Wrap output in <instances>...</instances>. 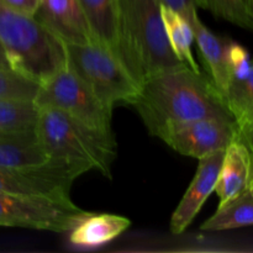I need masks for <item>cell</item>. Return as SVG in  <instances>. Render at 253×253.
<instances>
[{
  "mask_svg": "<svg viewBox=\"0 0 253 253\" xmlns=\"http://www.w3.org/2000/svg\"><path fill=\"white\" fill-rule=\"evenodd\" d=\"M161 5L173 9L179 12L189 22L193 21L195 16H198V5L195 0H158Z\"/></svg>",
  "mask_w": 253,
  "mask_h": 253,
  "instance_id": "d4e9b609",
  "label": "cell"
},
{
  "mask_svg": "<svg viewBox=\"0 0 253 253\" xmlns=\"http://www.w3.org/2000/svg\"><path fill=\"white\" fill-rule=\"evenodd\" d=\"M40 84L12 69L0 68V99L34 100Z\"/></svg>",
  "mask_w": 253,
  "mask_h": 253,
  "instance_id": "44dd1931",
  "label": "cell"
},
{
  "mask_svg": "<svg viewBox=\"0 0 253 253\" xmlns=\"http://www.w3.org/2000/svg\"><path fill=\"white\" fill-rule=\"evenodd\" d=\"M161 15L168 43L178 61L189 66L194 71H200L192 51L194 42L192 24L179 12L163 5H161Z\"/></svg>",
  "mask_w": 253,
  "mask_h": 253,
  "instance_id": "ac0fdd59",
  "label": "cell"
},
{
  "mask_svg": "<svg viewBox=\"0 0 253 253\" xmlns=\"http://www.w3.org/2000/svg\"><path fill=\"white\" fill-rule=\"evenodd\" d=\"M119 57L140 84L152 74L182 63L168 43L158 0H119Z\"/></svg>",
  "mask_w": 253,
  "mask_h": 253,
  "instance_id": "7a4b0ae2",
  "label": "cell"
},
{
  "mask_svg": "<svg viewBox=\"0 0 253 253\" xmlns=\"http://www.w3.org/2000/svg\"><path fill=\"white\" fill-rule=\"evenodd\" d=\"M94 41L110 48L119 56L120 7L119 0H79Z\"/></svg>",
  "mask_w": 253,
  "mask_h": 253,
  "instance_id": "5bb4252c",
  "label": "cell"
},
{
  "mask_svg": "<svg viewBox=\"0 0 253 253\" xmlns=\"http://www.w3.org/2000/svg\"><path fill=\"white\" fill-rule=\"evenodd\" d=\"M0 68L11 69V68H10V66H9V62H7L6 53H5L4 47H2L1 42H0Z\"/></svg>",
  "mask_w": 253,
  "mask_h": 253,
  "instance_id": "4316f807",
  "label": "cell"
},
{
  "mask_svg": "<svg viewBox=\"0 0 253 253\" xmlns=\"http://www.w3.org/2000/svg\"><path fill=\"white\" fill-rule=\"evenodd\" d=\"M251 62L252 61L250 58L247 49L237 42L229 40V43H227V66H229L231 83L246 78L250 68H251Z\"/></svg>",
  "mask_w": 253,
  "mask_h": 253,
  "instance_id": "603a6c76",
  "label": "cell"
},
{
  "mask_svg": "<svg viewBox=\"0 0 253 253\" xmlns=\"http://www.w3.org/2000/svg\"><path fill=\"white\" fill-rule=\"evenodd\" d=\"M253 179V160L246 146L235 138L225 148L215 192L224 205L244 192Z\"/></svg>",
  "mask_w": 253,
  "mask_h": 253,
  "instance_id": "7c38bea8",
  "label": "cell"
},
{
  "mask_svg": "<svg viewBox=\"0 0 253 253\" xmlns=\"http://www.w3.org/2000/svg\"><path fill=\"white\" fill-rule=\"evenodd\" d=\"M39 106L34 100L0 99V133H25L36 131Z\"/></svg>",
  "mask_w": 253,
  "mask_h": 253,
  "instance_id": "d6986e66",
  "label": "cell"
},
{
  "mask_svg": "<svg viewBox=\"0 0 253 253\" xmlns=\"http://www.w3.org/2000/svg\"><path fill=\"white\" fill-rule=\"evenodd\" d=\"M190 24L194 31V41L197 42L198 49L207 64L210 78L214 82L215 86L225 96L231 83L229 66H227L229 40L217 36L211 30L208 29L199 16H195Z\"/></svg>",
  "mask_w": 253,
  "mask_h": 253,
  "instance_id": "4fadbf2b",
  "label": "cell"
},
{
  "mask_svg": "<svg viewBox=\"0 0 253 253\" xmlns=\"http://www.w3.org/2000/svg\"><path fill=\"white\" fill-rule=\"evenodd\" d=\"M247 2H249L250 6H251L252 9H253V0H247Z\"/></svg>",
  "mask_w": 253,
  "mask_h": 253,
  "instance_id": "83f0119b",
  "label": "cell"
},
{
  "mask_svg": "<svg viewBox=\"0 0 253 253\" xmlns=\"http://www.w3.org/2000/svg\"><path fill=\"white\" fill-rule=\"evenodd\" d=\"M34 16L66 44L94 42L79 0H41Z\"/></svg>",
  "mask_w": 253,
  "mask_h": 253,
  "instance_id": "8fae6325",
  "label": "cell"
},
{
  "mask_svg": "<svg viewBox=\"0 0 253 253\" xmlns=\"http://www.w3.org/2000/svg\"><path fill=\"white\" fill-rule=\"evenodd\" d=\"M224 153L225 150H220L199 158L197 173L170 217L169 227L172 234L180 235L184 232L199 214L208 198L215 192Z\"/></svg>",
  "mask_w": 253,
  "mask_h": 253,
  "instance_id": "30bf717a",
  "label": "cell"
},
{
  "mask_svg": "<svg viewBox=\"0 0 253 253\" xmlns=\"http://www.w3.org/2000/svg\"><path fill=\"white\" fill-rule=\"evenodd\" d=\"M0 42L10 68L41 84L67 66L66 43L34 15L0 5Z\"/></svg>",
  "mask_w": 253,
  "mask_h": 253,
  "instance_id": "3957f363",
  "label": "cell"
},
{
  "mask_svg": "<svg viewBox=\"0 0 253 253\" xmlns=\"http://www.w3.org/2000/svg\"><path fill=\"white\" fill-rule=\"evenodd\" d=\"M253 226V179L237 197L219 205L216 212L202 225L204 231H224Z\"/></svg>",
  "mask_w": 253,
  "mask_h": 253,
  "instance_id": "e0dca14e",
  "label": "cell"
},
{
  "mask_svg": "<svg viewBox=\"0 0 253 253\" xmlns=\"http://www.w3.org/2000/svg\"><path fill=\"white\" fill-rule=\"evenodd\" d=\"M34 103L39 108L58 109L95 128L111 131L114 108L104 103L68 66L40 84Z\"/></svg>",
  "mask_w": 253,
  "mask_h": 253,
  "instance_id": "52a82bcc",
  "label": "cell"
},
{
  "mask_svg": "<svg viewBox=\"0 0 253 253\" xmlns=\"http://www.w3.org/2000/svg\"><path fill=\"white\" fill-rule=\"evenodd\" d=\"M155 136L180 155L199 160L225 150L236 138V123L221 119H199L166 125Z\"/></svg>",
  "mask_w": 253,
  "mask_h": 253,
  "instance_id": "9c48e42d",
  "label": "cell"
},
{
  "mask_svg": "<svg viewBox=\"0 0 253 253\" xmlns=\"http://www.w3.org/2000/svg\"><path fill=\"white\" fill-rule=\"evenodd\" d=\"M131 105L152 135L169 124L210 118L235 121L211 78L184 63L146 78Z\"/></svg>",
  "mask_w": 253,
  "mask_h": 253,
  "instance_id": "6da1fadb",
  "label": "cell"
},
{
  "mask_svg": "<svg viewBox=\"0 0 253 253\" xmlns=\"http://www.w3.org/2000/svg\"><path fill=\"white\" fill-rule=\"evenodd\" d=\"M195 2L198 7L209 10L219 19L253 31V9L247 0H195Z\"/></svg>",
  "mask_w": 253,
  "mask_h": 253,
  "instance_id": "ffe728a7",
  "label": "cell"
},
{
  "mask_svg": "<svg viewBox=\"0 0 253 253\" xmlns=\"http://www.w3.org/2000/svg\"><path fill=\"white\" fill-rule=\"evenodd\" d=\"M225 100L234 118H237L253 105V61L246 78L230 84L225 94Z\"/></svg>",
  "mask_w": 253,
  "mask_h": 253,
  "instance_id": "7402d4cb",
  "label": "cell"
},
{
  "mask_svg": "<svg viewBox=\"0 0 253 253\" xmlns=\"http://www.w3.org/2000/svg\"><path fill=\"white\" fill-rule=\"evenodd\" d=\"M67 66L91 86L96 95L114 108L132 104L141 84L121 58L110 48L94 41L85 44H66Z\"/></svg>",
  "mask_w": 253,
  "mask_h": 253,
  "instance_id": "5b68a950",
  "label": "cell"
},
{
  "mask_svg": "<svg viewBox=\"0 0 253 253\" xmlns=\"http://www.w3.org/2000/svg\"><path fill=\"white\" fill-rule=\"evenodd\" d=\"M35 132L0 133V167H29L48 161Z\"/></svg>",
  "mask_w": 253,
  "mask_h": 253,
  "instance_id": "2e32d148",
  "label": "cell"
},
{
  "mask_svg": "<svg viewBox=\"0 0 253 253\" xmlns=\"http://www.w3.org/2000/svg\"><path fill=\"white\" fill-rule=\"evenodd\" d=\"M36 135L48 158L81 162L110 177L116 158L113 131L84 124L54 108H39Z\"/></svg>",
  "mask_w": 253,
  "mask_h": 253,
  "instance_id": "277c9868",
  "label": "cell"
},
{
  "mask_svg": "<svg viewBox=\"0 0 253 253\" xmlns=\"http://www.w3.org/2000/svg\"><path fill=\"white\" fill-rule=\"evenodd\" d=\"M130 225L131 221L125 216L91 212L69 231V241L82 247L100 246L120 236Z\"/></svg>",
  "mask_w": 253,
  "mask_h": 253,
  "instance_id": "9a60e30c",
  "label": "cell"
},
{
  "mask_svg": "<svg viewBox=\"0 0 253 253\" xmlns=\"http://www.w3.org/2000/svg\"><path fill=\"white\" fill-rule=\"evenodd\" d=\"M89 170L84 163L56 158L29 167H0V193L69 197L74 180Z\"/></svg>",
  "mask_w": 253,
  "mask_h": 253,
  "instance_id": "ba28073f",
  "label": "cell"
},
{
  "mask_svg": "<svg viewBox=\"0 0 253 253\" xmlns=\"http://www.w3.org/2000/svg\"><path fill=\"white\" fill-rule=\"evenodd\" d=\"M235 123H236V140L246 146L253 160V105L235 118Z\"/></svg>",
  "mask_w": 253,
  "mask_h": 253,
  "instance_id": "cb8c5ba5",
  "label": "cell"
},
{
  "mask_svg": "<svg viewBox=\"0 0 253 253\" xmlns=\"http://www.w3.org/2000/svg\"><path fill=\"white\" fill-rule=\"evenodd\" d=\"M41 0H0V5L15 11L35 15Z\"/></svg>",
  "mask_w": 253,
  "mask_h": 253,
  "instance_id": "484cf974",
  "label": "cell"
},
{
  "mask_svg": "<svg viewBox=\"0 0 253 253\" xmlns=\"http://www.w3.org/2000/svg\"><path fill=\"white\" fill-rule=\"evenodd\" d=\"M90 214L69 197L0 193V226L69 232Z\"/></svg>",
  "mask_w": 253,
  "mask_h": 253,
  "instance_id": "8992f818",
  "label": "cell"
}]
</instances>
